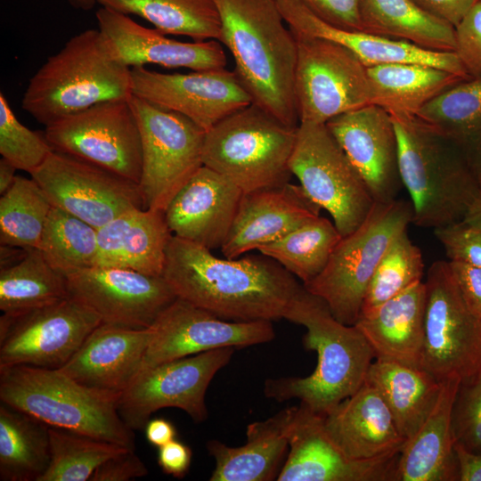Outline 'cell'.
Returning a JSON list of instances; mask_svg holds the SVG:
<instances>
[{
  "label": "cell",
  "instance_id": "14",
  "mask_svg": "<svg viewBox=\"0 0 481 481\" xmlns=\"http://www.w3.org/2000/svg\"><path fill=\"white\" fill-rule=\"evenodd\" d=\"M101 323L97 314L70 297L18 314H3L0 367L60 369Z\"/></svg>",
  "mask_w": 481,
  "mask_h": 481
},
{
  "label": "cell",
  "instance_id": "42",
  "mask_svg": "<svg viewBox=\"0 0 481 481\" xmlns=\"http://www.w3.org/2000/svg\"><path fill=\"white\" fill-rule=\"evenodd\" d=\"M51 460L39 481H86L122 445L66 428L49 427Z\"/></svg>",
  "mask_w": 481,
  "mask_h": 481
},
{
  "label": "cell",
  "instance_id": "58",
  "mask_svg": "<svg viewBox=\"0 0 481 481\" xmlns=\"http://www.w3.org/2000/svg\"><path fill=\"white\" fill-rule=\"evenodd\" d=\"M69 3L77 9L84 11L91 10L94 4L97 3V0H68Z\"/></svg>",
  "mask_w": 481,
  "mask_h": 481
},
{
  "label": "cell",
  "instance_id": "30",
  "mask_svg": "<svg viewBox=\"0 0 481 481\" xmlns=\"http://www.w3.org/2000/svg\"><path fill=\"white\" fill-rule=\"evenodd\" d=\"M461 379L442 381L431 412L400 452L398 481H460L452 410Z\"/></svg>",
  "mask_w": 481,
  "mask_h": 481
},
{
  "label": "cell",
  "instance_id": "21",
  "mask_svg": "<svg viewBox=\"0 0 481 481\" xmlns=\"http://www.w3.org/2000/svg\"><path fill=\"white\" fill-rule=\"evenodd\" d=\"M325 125L363 179L374 201L396 200L403 183L390 114L369 104L337 116Z\"/></svg>",
  "mask_w": 481,
  "mask_h": 481
},
{
  "label": "cell",
  "instance_id": "32",
  "mask_svg": "<svg viewBox=\"0 0 481 481\" xmlns=\"http://www.w3.org/2000/svg\"><path fill=\"white\" fill-rule=\"evenodd\" d=\"M365 381L382 395L405 442L424 423L442 387V381L421 368L379 359L371 364Z\"/></svg>",
  "mask_w": 481,
  "mask_h": 481
},
{
  "label": "cell",
  "instance_id": "56",
  "mask_svg": "<svg viewBox=\"0 0 481 481\" xmlns=\"http://www.w3.org/2000/svg\"><path fill=\"white\" fill-rule=\"evenodd\" d=\"M18 170L12 163L7 159L2 158L0 159V193L1 195L7 192L13 184L16 175L15 171Z\"/></svg>",
  "mask_w": 481,
  "mask_h": 481
},
{
  "label": "cell",
  "instance_id": "10",
  "mask_svg": "<svg viewBox=\"0 0 481 481\" xmlns=\"http://www.w3.org/2000/svg\"><path fill=\"white\" fill-rule=\"evenodd\" d=\"M142 142L143 208L164 211L203 166L206 132L185 116L131 95Z\"/></svg>",
  "mask_w": 481,
  "mask_h": 481
},
{
  "label": "cell",
  "instance_id": "6",
  "mask_svg": "<svg viewBox=\"0 0 481 481\" xmlns=\"http://www.w3.org/2000/svg\"><path fill=\"white\" fill-rule=\"evenodd\" d=\"M118 396L81 385L59 369L0 367V401L49 427L135 450L134 430L121 419Z\"/></svg>",
  "mask_w": 481,
  "mask_h": 481
},
{
  "label": "cell",
  "instance_id": "17",
  "mask_svg": "<svg viewBox=\"0 0 481 481\" xmlns=\"http://www.w3.org/2000/svg\"><path fill=\"white\" fill-rule=\"evenodd\" d=\"M286 436L289 453L278 481H398L400 452L350 459L328 433L323 415L302 403L289 408Z\"/></svg>",
  "mask_w": 481,
  "mask_h": 481
},
{
  "label": "cell",
  "instance_id": "54",
  "mask_svg": "<svg viewBox=\"0 0 481 481\" xmlns=\"http://www.w3.org/2000/svg\"><path fill=\"white\" fill-rule=\"evenodd\" d=\"M460 481H481V455L469 452L455 444Z\"/></svg>",
  "mask_w": 481,
  "mask_h": 481
},
{
  "label": "cell",
  "instance_id": "23",
  "mask_svg": "<svg viewBox=\"0 0 481 481\" xmlns=\"http://www.w3.org/2000/svg\"><path fill=\"white\" fill-rule=\"evenodd\" d=\"M99 29L118 60L129 68L157 64L165 68L208 70L225 68V53L217 40L182 42L145 28L127 14L107 7L96 13Z\"/></svg>",
  "mask_w": 481,
  "mask_h": 481
},
{
  "label": "cell",
  "instance_id": "19",
  "mask_svg": "<svg viewBox=\"0 0 481 481\" xmlns=\"http://www.w3.org/2000/svg\"><path fill=\"white\" fill-rule=\"evenodd\" d=\"M151 328L152 338L140 371L216 348L266 343L275 337L271 321H228L178 298L158 316Z\"/></svg>",
  "mask_w": 481,
  "mask_h": 481
},
{
  "label": "cell",
  "instance_id": "57",
  "mask_svg": "<svg viewBox=\"0 0 481 481\" xmlns=\"http://www.w3.org/2000/svg\"><path fill=\"white\" fill-rule=\"evenodd\" d=\"M462 221L474 228L481 230V197L471 204Z\"/></svg>",
  "mask_w": 481,
  "mask_h": 481
},
{
  "label": "cell",
  "instance_id": "38",
  "mask_svg": "<svg viewBox=\"0 0 481 481\" xmlns=\"http://www.w3.org/2000/svg\"><path fill=\"white\" fill-rule=\"evenodd\" d=\"M65 276L39 249H29L18 264L0 269V309L18 314L69 298Z\"/></svg>",
  "mask_w": 481,
  "mask_h": 481
},
{
  "label": "cell",
  "instance_id": "39",
  "mask_svg": "<svg viewBox=\"0 0 481 481\" xmlns=\"http://www.w3.org/2000/svg\"><path fill=\"white\" fill-rule=\"evenodd\" d=\"M341 237L334 224L319 216L257 250L306 284L322 273Z\"/></svg>",
  "mask_w": 481,
  "mask_h": 481
},
{
  "label": "cell",
  "instance_id": "33",
  "mask_svg": "<svg viewBox=\"0 0 481 481\" xmlns=\"http://www.w3.org/2000/svg\"><path fill=\"white\" fill-rule=\"evenodd\" d=\"M371 103L390 116L416 117L422 107L465 78L433 66L394 62L367 67Z\"/></svg>",
  "mask_w": 481,
  "mask_h": 481
},
{
  "label": "cell",
  "instance_id": "55",
  "mask_svg": "<svg viewBox=\"0 0 481 481\" xmlns=\"http://www.w3.org/2000/svg\"><path fill=\"white\" fill-rule=\"evenodd\" d=\"M29 249L1 245L0 269L7 268L18 264L24 258Z\"/></svg>",
  "mask_w": 481,
  "mask_h": 481
},
{
  "label": "cell",
  "instance_id": "53",
  "mask_svg": "<svg viewBox=\"0 0 481 481\" xmlns=\"http://www.w3.org/2000/svg\"><path fill=\"white\" fill-rule=\"evenodd\" d=\"M144 432L146 440L158 448L175 440L176 437L175 426L163 418L150 420L144 427Z\"/></svg>",
  "mask_w": 481,
  "mask_h": 481
},
{
  "label": "cell",
  "instance_id": "8",
  "mask_svg": "<svg viewBox=\"0 0 481 481\" xmlns=\"http://www.w3.org/2000/svg\"><path fill=\"white\" fill-rule=\"evenodd\" d=\"M412 217L409 201L375 202L361 225L341 237L324 269L303 284L305 289L321 298L338 322L354 325L379 262L393 240L408 229Z\"/></svg>",
  "mask_w": 481,
  "mask_h": 481
},
{
  "label": "cell",
  "instance_id": "12",
  "mask_svg": "<svg viewBox=\"0 0 481 481\" xmlns=\"http://www.w3.org/2000/svg\"><path fill=\"white\" fill-rule=\"evenodd\" d=\"M294 36L298 45L294 94L299 123L326 124L372 104L367 67L352 52L327 39Z\"/></svg>",
  "mask_w": 481,
  "mask_h": 481
},
{
  "label": "cell",
  "instance_id": "31",
  "mask_svg": "<svg viewBox=\"0 0 481 481\" xmlns=\"http://www.w3.org/2000/svg\"><path fill=\"white\" fill-rule=\"evenodd\" d=\"M289 408L247 427V441L231 447L209 440L207 449L215 459L211 481H269L276 479L289 447L286 425Z\"/></svg>",
  "mask_w": 481,
  "mask_h": 481
},
{
  "label": "cell",
  "instance_id": "48",
  "mask_svg": "<svg viewBox=\"0 0 481 481\" xmlns=\"http://www.w3.org/2000/svg\"><path fill=\"white\" fill-rule=\"evenodd\" d=\"M300 1L318 18L334 27L346 30L363 31L362 0Z\"/></svg>",
  "mask_w": 481,
  "mask_h": 481
},
{
  "label": "cell",
  "instance_id": "36",
  "mask_svg": "<svg viewBox=\"0 0 481 481\" xmlns=\"http://www.w3.org/2000/svg\"><path fill=\"white\" fill-rule=\"evenodd\" d=\"M51 460L49 426L0 404V479L39 481Z\"/></svg>",
  "mask_w": 481,
  "mask_h": 481
},
{
  "label": "cell",
  "instance_id": "43",
  "mask_svg": "<svg viewBox=\"0 0 481 481\" xmlns=\"http://www.w3.org/2000/svg\"><path fill=\"white\" fill-rule=\"evenodd\" d=\"M424 264L420 249L407 230L400 232L383 254L368 285L361 313L421 281Z\"/></svg>",
  "mask_w": 481,
  "mask_h": 481
},
{
  "label": "cell",
  "instance_id": "7",
  "mask_svg": "<svg viewBox=\"0 0 481 481\" xmlns=\"http://www.w3.org/2000/svg\"><path fill=\"white\" fill-rule=\"evenodd\" d=\"M298 126L251 103L205 134L203 165L230 179L244 193L281 187L292 175L289 160Z\"/></svg>",
  "mask_w": 481,
  "mask_h": 481
},
{
  "label": "cell",
  "instance_id": "22",
  "mask_svg": "<svg viewBox=\"0 0 481 481\" xmlns=\"http://www.w3.org/2000/svg\"><path fill=\"white\" fill-rule=\"evenodd\" d=\"M244 192L230 179L202 166L164 210L173 235L210 250L221 249Z\"/></svg>",
  "mask_w": 481,
  "mask_h": 481
},
{
  "label": "cell",
  "instance_id": "18",
  "mask_svg": "<svg viewBox=\"0 0 481 481\" xmlns=\"http://www.w3.org/2000/svg\"><path fill=\"white\" fill-rule=\"evenodd\" d=\"M64 276L69 296L112 325L150 328L177 298L163 276L130 269L94 265Z\"/></svg>",
  "mask_w": 481,
  "mask_h": 481
},
{
  "label": "cell",
  "instance_id": "50",
  "mask_svg": "<svg viewBox=\"0 0 481 481\" xmlns=\"http://www.w3.org/2000/svg\"><path fill=\"white\" fill-rule=\"evenodd\" d=\"M448 263L464 299L481 316V267L453 261Z\"/></svg>",
  "mask_w": 481,
  "mask_h": 481
},
{
  "label": "cell",
  "instance_id": "29",
  "mask_svg": "<svg viewBox=\"0 0 481 481\" xmlns=\"http://www.w3.org/2000/svg\"><path fill=\"white\" fill-rule=\"evenodd\" d=\"M172 235L164 211L132 209L97 229L94 265L162 276Z\"/></svg>",
  "mask_w": 481,
  "mask_h": 481
},
{
  "label": "cell",
  "instance_id": "20",
  "mask_svg": "<svg viewBox=\"0 0 481 481\" xmlns=\"http://www.w3.org/2000/svg\"><path fill=\"white\" fill-rule=\"evenodd\" d=\"M131 93L185 116L205 132L252 103L234 70L225 68L167 74L133 67Z\"/></svg>",
  "mask_w": 481,
  "mask_h": 481
},
{
  "label": "cell",
  "instance_id": "9",
  "mask_svg": "<svg viewBox=\"0 0 481 481\" xmlns=\"http://www.w3.org/2000/svg\"><path fill=\"white\" fill-rule=\"evenodd\" d=\"M289 169L310 200L331 216L342 237L359 227L375 204L325 124L299 123Z\"/></svg>",
  "mask_w": 481,
  "mask_h": 481
},
{
  "label": "cell",
  "instance_id": "51",
  "mask_svg": "<svg viewBox=\"0 0 481 481\" xmlns=\"http://www.w3.org/2000/svg\"><path fill=\"white\" fill-rule=\"evenodd\" d=\"M192 456L191 448L175 439L159 447L158 464L166 474L183 478L189 471Z\"/></svg>",
  "mask_w": 481,
  "mask_h": 481
},
{
  "label": "cell",
  "instance_id": "34",
  "mask_svg": "<svg viewBox=\"0 0 481 481\" xmlns=\"http://www.w3.org/2000/svg\"><path fill=\"white\" fill-rule=\"evenodd\" d=\"M363 31L420 48L455 51V27L412 0H362Z\"/></svg>",
  "mask_w": 481,
  "mask_h": 481
},
{
  "label": "cell",
  "instance_id": "28",
  "mask_svg": "<svg viewBox=\"0 0 481 481\" xmlns=\"http://www.w3.org/2000/svg\"><path fill=\"white\" fill-rule=\"evenodd\" d=\"M426 285L422 281L360 314L354 324L375 359L420 368L425 339Z\"/></svg>",
  "mask_w": 481,
  "mask_h": 481
},
{
  "label": "cell",
  "instance_id": "37",
  "mask_svg": "<svg viewBox=\"0 0 481 481\" xmlns=\"http://www.w3.org/2000/svg\"><path fill=\"white\" fill-rule=\"evenodd\" d=\"M124 14H135L167 35L193 41L220 40L222 22L215 0H97Z\"/></svg>",
  "mask_w": 481,
  "mask_h": 481
},
{
  "label": "cell",
  "instance_id": "45",
  "mask_svg": "<svg viewBox=\"0 0 481 481\" xmlns=\"http://www.w3.org/2000/svg\"><path fill=\"white\" fill-rule=\"evenodd\" d=\"M455 444L481 455V372L461 381L452 410Z\"/></svg>",
  "mask_w": 481,
  "mask_h": 481
},
{
  "label": "cell",
  "instance_id": "15",
  "mask_svg": "<svg viewBox=\"0 0 481 481\" xmlns=\"http://www.w3.org/2000/svg\"><path fill=\"white\" fill-rule=\"evenodd\" d=\"M233 352L234 347L216 348L141 371L118 399L121 419L132 430L143 429L153 412L173 407L196 423L205 421L208 387Z\"/></svg>",
  "mask_w": 481,
  "mask_h": 481
},
{
  "label": "cell",
  "instance_id": "40",
  "mask_svg": "<svg viewBox=\"0 0 481 481\" xmlns=\"http://www.w3.org/2000/svg\"><path fill=\"white\" fill-rule=\"evenodd\" d=\"M53 208L33 178L17 175L12 187L0 197V243L38 249Z\"/></svg>",
  "mask_w": 481,
  "mask_h": 481
},
{
  "label": "cell",
  "instance_id": "27",
  "mask_svg": "<svg viewBox=\"0 0 481 481\" xmlns=\"http://www.w3.org/2000/svg\"><path fill=\"white\" fill-rule=\"evenodd\" d=\"M323 419L328 433L350 459L401 452L405 443L382 395L366 381Z\"/></svg>",
  "mask_w": 481,
  "mask_h": 481
},
{
  "label": "cell",
  "instance_id": "1",
  "mask_svg": "<svg viewBox=\"0 0 481 481\" xmlns=\"http://www.w3.org/2000/svg\"><path fill=\"white\" fill-rule=\"evenodd\" d=\"M162 276L178 298L235 322L285 319L305 289L263 254L219 258L175 235L167 245Z\"/></svg>",
  "mask_w": 481,
  "mask_h": 481
},
{
  "label": "cell",
  "instance_id": "3",
  "mask_svg": "<svg viewBox=\"0 0 481 481\" xmlns=\"http://www.w3.org/2000/svg\"><path fill=\"white\" fill-rule=\"evenodd\" d=\"M285 319L306 327L303 345L316 352L317 364L306 377L268 379L264 393L278 402L298 398L325 415L363 385L374 352L355 325L338 322L327 304L306 289Z\"/></svg>",
  "mask_w": 481,
  "mask_h": 481
},
{
  "label": "cell",
  "instance_id": "4",
  "mask_svg": "<svg viewBox=\"0 0 481 481\" xmlns=\"http://www.w3.org/2000/svg\"><path fill=\"white\" fill-rule=\"evenodd\" d=\"M391 118L412 223L434 230L462 221L471 204L481 197V176L465 152L416 117Z\"/></svg>",
  "mask_w": 481,
  "mask_h": 481
},
{
  "label": "cell",
  "instance_id": "11",
  "mask_svg": "<svg viewBox=\"0 0 481 481\" xmlns=\"http://www.w3.org/2000/svg\"><path fill=\"white\" fill-rule=\"evenodd\" d=\"M425 339L420 368L439 381L481 372V316L464 299L448 261L428 270Z\"/></svg>",
  "mask_w": 481,
  "mask_h": 481
},
{
  "label": "cell",
  "instance_id": "16",
  "mask_svg": "<svg viewBox=\"0 0 481 481\" xmlns=\"http://www.w3.org/2000/svg\"><path fill=\"white\" fill-rule=\"evenodd\" d=\"M53 207L96 229L143 208L138 183L79 158L54 151L30 174Z\"/></svg>",
  "mask_w": 481,
  "mask_h": 481
},
{
  "label": "cell",
  "instance_id": "47",
  "mask_svg": "<svg viewBox=\"0 0 481 481\" xmlns=\"http://www.w3.org/2000/svg\"><path fill=\"white\" fill-rule=\"evenodd\" d=\"M470 78L481 79V0L455 27V51Z\"/></svg>",
  "mask_w": 481,
  "mask_h": 481
},
{
  "label": "cell",
  "instance_id": "13",
  "mask_svg": "<svg viewBox=\"0 0 481 481\" xmlns=\"http://www.w3.org/2000/svg\"><path fill=\"white\" fill-rule=\"evenodd\" d=\"M129 98L104 101L65 117L45 126V135L54 151L139 183L142 142Z\"/></svg>",
  "mask_w": 481,
  "mask_h": 481
},
{
  "label": "cell",
  "instance_id": "5",
  "mask_svg": "<svg viewBox=\"0 0 481 481\" xmlns=\"http://www.w3.org/2000/svg\"><path fill=\"white\" fill-rule=\"evenodd\" d=\"M131 68L100 29L72 37L30 78L22 109L45 126L96 103L129 98Z\"/></svg>",
  "mask_w": 481,
  "mask_h": 481
},
{
  "label": "cell",
  "instance_id": "49",
  "mask_svg": "<svg viewBox=\"0 0 481 481\" xmlns=\"http://www.w3.org/2000/svg\"><path fill=\"white\" fill-rule=\"evenodd\" d=\"M148 475V469L135 450H126L102 462L89 481H128Z\"/></svg>",
  "mask_w": 481,
  "mask_h": 481
},
{
  "label": "cell",
  "instance_id": "44",
  "mask_svg": "<svg viewBox=\"0 0 481 481\" xmlns=\"http://www.w3.org/2000/svg\"><path fill=\"white\" fill-rule=\"evenodd\" d=\"M53 151L45 133L33 131L15 116L7 99L0 93V154L18 170L30 174Z\"/></svg>",
  "mask_w": 481,
  "mask_h": 481
},
{
  "label": "cell",
  "instance_id": "24",
  "mask_svg": "<svg viewBox=\"0 0 481 481\" xmlns=\"http://www.w3.org/2000/svg\"><path fill=\"white\" fill-rule=\"evenodd\" d=\"M152 334L151 327L102 322L59 370L83 386L119 397L139 373Z\"/></svg>",
  "mask_w": 481,
  "mask_h": 481
},
{
  "label": "cell",
  "instance_id": "2",
  "mask_svg": "<svg viewBox=\"0 0 481 481\" xmlns=\"http://www.w3.org/2000/svg\"><path fill=\"white\" fill-rule=\"evenodd\" d=\"M222 29L219 42L235 61L238 78L252 103L283 123L298 126L294 78L297 39L275 0H215Z\"/></svg>",
  "mask_w": 481,
  "mask_h": 481
},
{
  "label": "cell",
  "instance_id": "46",
  "mask_svg": "<svg viewBox=\"0 0 481 481\" xmlns=\"http://www.w3.org/2000/svg\"><path fill=\"white\" fill-rule=\"evenodd\" d=\"M450 261L481 267V230L463 221L434 229Z\"/></svg>",
  "mask_w": 481,
  "mask_h": 481
},
{
  "label": "cell",
  "instance_id": "25",
  "mask_svg": "<svg viewBox=\"0 0 481 481\" xmlns=\"http://www.w3.org/2000/svg\"><path fill=\"white\" fill-rule=\"evenodd\" d=\"M321 209L300 185L289 183L244 193L222 253L236 258L258 249L319 216Z\"/></svg>",
  "mask_w": 481,
  "mask_h": 481
},
{
  "label": "cell",
  "instance_id": "35",
  "mask_svg": "<svg viewBox=\"0 0 481 481\" xmlns=\"http://www.w3.org/2000/svg\"><path fill=\"white\" fill-rule=\"evenodd\" d=\"M416 118L453 141L481 176V79L451 86L426 103Z\"/></svg>",
  "mask_w": 481,
  "mask_h": 481
},
{
  "label": "cell",
  "instance_id": "41",
  "mask_svg": "<svg viewBox=\"0 0 481 481\" xmlns=\"http://www.w3.org/2000/svg\"><path fill=\"white\" fill-rule=\"evenodd\" d=\"M38 249L46 261L63 275L94 266L97 229L53 206Z\"/></svg>",
  "mask_w": 481,
  "mask_h": 481
},
{
  "label": "cell",
  "instance_id": "26",
  "mask_svg": "<svg viewBox=\"0 0 481 481\" xmlns=\"http://www.w3.org/2000/svg\"><path fill=\"white\" fill-rule=\"evenodd\" d=\"M294 35L327 39L352 52L366 67L394 63L433 66L470 78L455 52H438L363 31L346 30L318 18L300 0H275Z\"/></svg>",
  "mask_w": 481,
  "mask_h": 481
},
{
  "label": "cell",
  "instance_id": "52",
  "mask_svg": "<svg viewBox=\"0 0 481 481\" xmlns=\"http://www.w3.org/2000/svg\"><path fill=\"white\" fill-rule=\"evenodd\" d=\"M428 12L456 27L479 0H412Z\"/></svg>",
  "mask_w": 481,
  "mask_h": 481
}]
</instances>
